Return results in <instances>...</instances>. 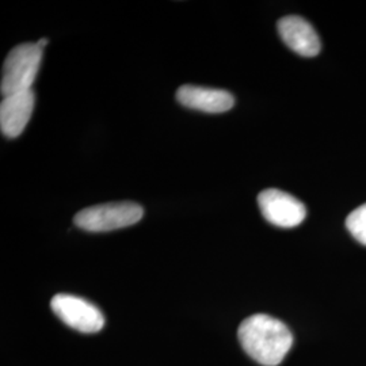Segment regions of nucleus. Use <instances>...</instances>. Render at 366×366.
<instances>
[{
  "label": "nucleus",
  "instance_id": "nucleus-3",
  "mask_svg": "<svg viewBox=\"0 0 366 366\" xmlns=\"http://www.w3.org/2000/svg\"><path fill=\"white\" fill-rule=\"evenodd\" d=\"M144 209L134 202H110L80 210L75 225L89 232H107L131 227L143 219Z\"/></svg>",
  "mask_w": 366,
  "mask_h": 366
},
{
  "label": "nucleus",
  "instance_id": "nucleus-8",
  "mask_svg": "<svg viewBox=\"0 0 366 366\" xmlns=\"http://www.w3.org/2000/svg\"><path fill=\"white\" fill-rule=\"evenodd\" d=\"M177 99L181 105L205 113H224L235 105L234 97L225 90L184 84L178 89Z\"/></svg>",
  "mask_w": 366,
  "mask_h": 366
},
{
  "label": "nucleus",
  "instance_id": "nucleus-10",
  "mask_svg": "<svg viewBox=\"0 0 366 366\" xmlns=\"http://www.w3.org/2000/svg\"><path fill=\"white\" fill-rule=\"evenodd\" d=\"M37 44H39V46L44 49V48L48 45V39H39V41H37Z\"/></svg>",
  "mask_w": 366,
  "mask_h": 366
},
{
  "label": "nucleus",
  "instance_id": "nucleus-2",
  "mask_svg": "<svg viewBox=\"0 0 366 366\" xmlns=\"http://www.w3.org/2000/svg\"><path fill=\"white\" fill-rule=\"evenodd\" d=\"M42 48L37 42L22 44L9 53L1 71L0 92L3 97L31 90L39 74Z\"/></svg>",
  "mask_w": 366,
  "mask_h": 366
},
{
  "label": "nucleus",
  "instance_id": "nucleus-6",
  "mask_svg": "<svg viewBox=\"0 0 366 366\" xmlns=\"http://www.w3.org/2000/svg\"><path fill=\"white\" fill-rule=\"evenodd\" d=\"M36 102L33 90L16 92L3 98L0 105V129L6 137L15 139L25 131Z\"/></svg>",
  "mask_w": 366,
  "mask_h": 366
},
{
  "label": "nucleus",
  "instance_id": "nucleus-9",
  "mask_svg": "<svg viewBox=\"0 0 366 366\" xmlns=\"http://www.w3.org/2000/svg\"><path fill=\"white\" fill-rule=\"evenodd\" d=\"M346 228L355 240L366 246V204L354 209L346 219Z\"/></svg>",
  "mask_w": 366,
  "mask_h": 366
},
{
  "label": "nucleus",
  "instance_id": "nucleus-1",
  "mask_svg": "<svg viewBox=\"0 0 366 366\" xmlns=\"http://www.w3.org/2000/svg\"><path fill=\"white\" fill-rule=\"evenodd\" d=\"M237 338L243 350L261 365H280L293 345L290 330L269 315L257 314L242 322Z\"/></svg>",
  "mask_w": 366,
  "mask_h": 366
},
{
  "label": "nucleus",
  "instance_id": "nucleus-4",
  "mask_svg": "<svg viewBox=\"0 0 366 366\" xmlns=\"http://www.w3.org/2000/svg\"><path fill=\"white\" fill-rule=\"evenodd\" d=\"M54 315L68 327L79 332L94 334L105 327V316L90 301L74 295H56L51 301Z\"/></svg>",
  "mask_w": 366,
  "mask_h": 366
},
{
  "label": "nucleus",
  "instance_id": "nucleus-7",
  "mask_svg": "<svg viewBox=\"0 0 366 366\" xmlns=\"http://www.w3.org/2000/svg\"><path fill=\"white\" fill-rule=\"evenodd\" d=\"M278 33L293 52L314 57L320 53L322 44L317 33L310 22L299 15H289L278 21Z\"/></svg>",
  "mask_w": 366,
  "mask_h": 366
},
{
  "label": "nucleus",
  "instance_id": "nucleus-5",
  "mask_svg": "<svg viewBox=\"0 0 366 366\" xmlns=\"http://www.w3.org/2000/svg\"><path fill=\"white\" fill-rule=\"evenodd\" d=\"M258 205L263 217L281 228L297 227L307 217V209L300 199L278 189L263 190L258 196Z\"/></svg>",
  "mask_w": 366,
  "mask_h": 366
}]
</instances>
